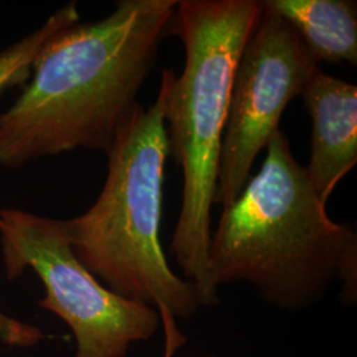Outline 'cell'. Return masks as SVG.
<instances>
[{"instance_id":"cell-1","label":"cell","mask_w":357,"mask_h":357,"mask_svg":"<svg viewBox=\"0 0 357 357\" xmlns=\"http://www.w3.org/2000/svg\"><path fill=\"white\" fill-rule=\"evenodd\" d=\"M178 0H121L100 22L52 36L29 85L0 114V166L73 150L106 153L171 33Z\"/></svg>"},{"instance_id":"cell-2","label":"cell","mask_w":357,"mask_h":357,"mask_svg":"<svg viewBox=\"0 0 357 357\" xmlns=\"http://www.w3.org/2000/svg\"><path fill=\"white\" fill-rule=\"evenodd\" d=\"M209 278L250 284L268 303L298 311L318 303L332 282L356 301V231L327 215L305 167L278 130L259 172L222 209L209 245Z\"/></svg>"},{"instance_id":"cell-3","label":"cell","mask_w":357,"mask_h":357,"mask_svg":"<svg viewBox=\"0 0 357 357\" xmlns=\"http://www.w3.org/2000/svg\"><path fill=\"white\" fill-rule=\"evenodd\" d=\"M262 10L258 0H180L172 22L171 33L183 43L185 64L178 77L167 68L168 156L183 172L181 208L169 249L202 306L218 303L209 278L212 206L231 81Z\"/></svg>"},{"instance_id":"cell-4","label":"cell","mask_w":357,"mask_h":357,"mask_svg":"<svg viewBox=\"0 0 357 357\" xmlns=\"http://www.w3.org/2000/svg\"><path fill=\"white\" fill-rule=\"evenodd\" d=\"M167 91L165 69L153 105L137 103L105 153L107 175L98 199L84 215L64 221L78 259L109 290L188 319L202 306L199 294L168 265L160 243Z\"/></svg>"},{"instance_id":"cell-5","label":"cell","mask_w":357,"mask_h":357,"mask_svg":"<svg viewBox=\"0 0 357 357\" xmlns=\"http://www.w3.org/2000/svg\"><path fill=\"white\" fill-rule=\"evenodd\" d=\"M0 246L8 281L31 268L45 289L38 306L70 328L76 357H126L160 327L153 307L109 290L78 259L64 220L0 209Z\"/></svg>"},{"instance_id":"cell-6","label":"cell","mask_w":357,"mask_h":357,"mask_svg":"<svg viewBox=\"0 0 357 357\" xmlns=\"http://www.w3.org/2000/svg\"><path fill=\"white\" fill-rule=\"evenodd\" d=\"M262 4L230 88L213 202L222 209L240 196L257 156L280 130L286 106L302 96L319 69L293 26L266 1Z\"/></svg>"},{"instance_id":"cell-7","label":"cell","mask_w":357,"mask_h":357,"mask_svg":"<svg viewBox=\"0 0 357 357\" xmlns=\"http://www.w3.org/2000/svg\"><path fill=\"white\" fill-rule=\"evenodd\" d=\"M312 121L307 178L327 204L357 163V86L319 69L302 93Z\"/></svg>"},{"instance_id":"cell-8","label":"cell","mask_w":357,"mask_h":357,"mask_svg":"<svg viewBox=\"0 0 357 357\" xmlns=\"http://www.w3.org/2000/svg\"><path fill=\"white\" fill-rule=\"evenodd\" d=\"M320 61L357 64V3L352 0H266Z\"/></svg>"},{"instance_id":"cell-9","label":"cell","mask_w":357,"mask_h":357,"mask_svg":"<svg viewBox=\"0 0 357 357\" xmlns=\"http://www.w3.org/2000/svg\"><path fill=\"white\" fill-rule=\"evenodd\" d=\"M78 22L77 3H69L53 13L35 32L0 52V93L11 86L26 84L31 76L32 65L47 41L59 31Z\"/></svg>"},{"instance_id":"cell-10","label":"cell","mask_w":357,"mask_h":357,"mask_svg":"<svg viewBox=\"0 0 357 357\" xmlns=\"http://www.w3.org/2000/svg\"><path fill=\"white\" fill-rule=\"evenodd\" d=\"M44 332L38 327L15 319L0 311V343L13 348H32L44 339Z\"/></svg>"},{"instance_id":"cell-11","label":"cell","mask_w":357,"mask_h":357,"mask_svg":"<svg viewBox=\"0 0 357 357\" xmlns=\"http://www.w3.org/2000/svg\"><path fill=\"white\" fill-rule=\"evenodd\" d=\"M160 323L163 331L166 335V348H165V357H174L178 347L183 345V335L178 332L176 327V319L169 314H160ZM215 357V356H208Z\"/></svg>"}]
</instances>
